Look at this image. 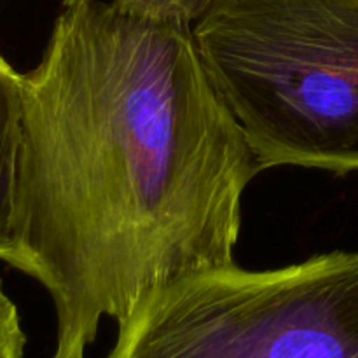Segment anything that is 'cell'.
Masks as SVG:
<instances>
[{
	"label": "cell",
	"mask_w": 358,
	"mask_h": 358,
	"mask_svg": "<svg viewBox=\"0 0 358 358\" xmlns=\"http://www.w3.org/2000/svg\"><path fill=\"white\" fill-rule=\"evenodd\" d=\"M192 37L262 171L358 173V0H217Z\"/></svg>",
	"instance_id": "cell-2"
},
{
	"label": "cell",
	"mask_w": 358,
	"mask_h": 358,
	"mask_svg": "<svg viewBox=\"0 0 358 358\" xmlns=\"http://www.w3.org/2000/svg\"><path fill=\"white\" fill-rule=\"evenodd\" d=\"M23 142V77L0 56V259L14 250L17 164Z\"/></svg>",
	"instance_id": "cell-4"
},
{
	"label": "cell",
	"mask_w": 358,
	"mask_h": 358,
	"mask_svg": "<svg viewBox=\"0 0 358 358\" xmlns=\"http://www.w3.org/2000/svg\"><path fill=\"white\" fill-rule=\"evenodd\" d=\"M24 345L27 336L21 327L20 311L0 280V358H23Z\"/></svg>",
	"instance_id": "cell-6"
},
{
	"label": "cell",
	"mask_w": 358,
	"mask_h": 358,
	"mask_svg": "<svg viewBox=\"0 0 358 358\" xmlns=\"http://www.w3.org/2000/svg\"><path fill=\"white\" fill-rule=\"evenodd\" d=\"M9 262L45 287L52 358H86L154 287L236 264L241 199L261 173L192 28L86 0L23 73Z\"/></svg>",
	"instance_id": "cell-1"
},
{
	"label": "cell",
	"mask_w": 358,
	"mask_h": 358,
	"mask_svg": "<svg viewBox=\"0 0 358 358\" xmlns=\"http://www.w3.org/2000/svg\"><path fill=\"white\" fill-rule=\"evenodd\" d=\"M80 2H86V0H62L63 7H73V6H77V3H80Z\"/></svg>",
	"instance_id": "cell-7"
},
{
	"label": "cell",
	"mask_w": 358,
	"mask_h": 358,
	"mask_svg": "<svg viewBox=\"0 0 358 358\" xmlns=\"http://www.w3.org/2000/svg\"><path fill=\"white\" fill-rule=\"evenodd\" d=\"M107 358H358V252L220 266L154 287Z\"/></svg>",
	"instance_id": "cell-3"
},
{
	"label": "cell",
	"mask_w": 358,
	"mask_h": 358,
	"mask_svg": "<svg viewBox=\"0 0 358 358\" xmlns=\"http://www.w3.org/2000/svg\"><path fill=\"white\" fill-rule=\"evenodd\" d=\"M217 0H112V6L128 16L154 23L192 28Z\"/></svg>",
	"instance_id": "cell-5"
}]
</instances>
